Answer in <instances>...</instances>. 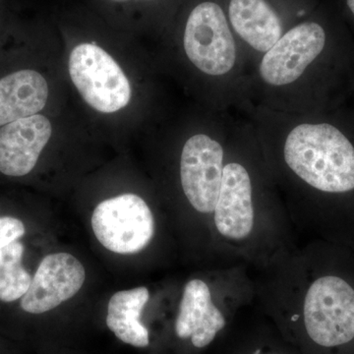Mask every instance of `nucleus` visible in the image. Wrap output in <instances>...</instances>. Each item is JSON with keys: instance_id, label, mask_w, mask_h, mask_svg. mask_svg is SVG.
Masks as SVG:
<instances>
[{"instance_id": "1", "label": "nucleus", "mask_w": 354, "mask_h": 354, "mask_svg": "<svg viewBox=\"0 0 354 354\" xmlns=\"http://www.w3.org/2000/svg\"><path fill=\"white\" fill-rule=\"evenodd\" d=\"M354 95V39L330 0L291 26L256 62L247 104L311 114L346 106Z\"/></svg>"}, {"instance_id": "2", "label": "nucleus", "mask_w": 354, "mask_h": 354, "mask_svg": "<svg viewBox=\"0 0 354 354\" xmlns=\"http://www.w3.org/2000/svg\"><path fill=\"white\" fill-rule=\"evenodd\" d=\"M237 113L251 123L263 155L290 183L319 198H354V111L348 104L311 114L247 104Z\"/></svg>"}, {"instance_id": "3", "label": "nucleus", "mask_w": 354, "mask_h": 354, "mask_svg": "<svg viewBox=\"0 0 354 354\" xmlns=\"http://www.w3.org/2000/svg\"><path fill=\"white\" fill-rule=\"evenodd\" d=\"M179 48L200 81L205 106L239 113L245 106L248 64L223 0H188L179 26Z\"/></svg>"}, {"instance_id": "4", "label": "nucleus", "mask_w": 354, "mask_h": 354, "mask_svg": "<svg viewBox=\"0 0 354 354\" xmlns=\"http://www.w3.org/2000/svg\"><path fill=\"white\" fill-rule=\"evenodd\" d=\"M234 113L207 109L199 127L188 132L181 147V188L191 206L199 213L215 211Z\"/></svg>"}, {"instance_id": "5", "label": "nucleus", "mask_w": 354, "mask_h": 354, "mask_svg": "<svg viewBox=\"0 0 354 354\" xmlns=\"http://www.w3.org/2000/svg\"><path fill=\"white\" fill-rule=\"evenodd\" d=\"M319 2L320 0H223L228 22L241 44L249 72L291 26L311 12Z\"/></svg>"}, {"instance_id": "6", "label": "nucleus", "mask_w": 354, "mask_h": 354, "mask_svg": "<svg viewBox=\"0 0 354 354\" xmlns=\"http://www.w3.org/2000/svg\"><path fill=\"white\" fill-rule=\"evenodd\" d=\"M304 326L323 348L344 346L354 339V288L342 277L327 274L310 286L304 300Z\"/></svg>"}, {"instance_id": "7", "label": "nucleus", "mask_w": 354, "mask_h": 354, "mask_svg": "<svg viewBox=\"0 0 354 354\" xmlns=\"http://www.w3.org/2000/svg\"><path fill=\"white\" fill-rule=\"evenodd\" d=\"M68 68L72 82L91 108L113 113L129 104V80L113 57L97 44H77L70 53Z\"/></svg>"}, {"instance_id": "8", "label": "nucleus", "mask_w": 354, "mask_h": 354, "mask_svg": "<svg viewBox=\"0 0 354 354\" xmlns=\"http://www.w3.org/2000/svg\"><path fill=\"white\" fill-rule=\"evenodd\" d=\"M92 227L104 248L131 255L152 241L155 220L145 200L128 193L100 203L92 215Z\"/></svg>"}, {"instance_id": "9", "label": "nucleus", "mask_w": 354, "mask_h": 354, "mask_svg": "<svg viewBox=\"0 0 354 354\" xmlns=\"http://www.w3.org/2000/svg\"><path fill=\"white\" fill-rule=\"evenodd\" d=\"M86 279L85 268L69 253L50 254L41 261L31 285L19 300L27 315H41L75 297Z\"/></svg>"}, {"instance_id": "10", "label": "nucleus", "mask_w": 354, "mask_h": 354, "mask_svg": "<svg viewBox=\"0 0 354 354\" xmlns=\"http://www.w3.org/2000/svg\"><path fill=\"white\" fill-rule=\"evenodd\" d=\"M51 135L53 125L41 114L0 127V172L9 177L31 174Z\"/></svg>"}, {"instance_id": "11", "label": "nucleus", "mask_w": 354, "mask_h": 354, "mask_svg": "<svg viewBox=\"0 0 354 354\" xmlns=\"http://www.w3.org/2000/svg\"><path fill=\"white\" fill-rule=\"evenodd\" d=\"M225 326V319L212 301L211 291L201 279H192L184 288L176 321V333L181 339H190L196 348L209 346Z\"/></svg>"}, {"instance_id": "12", "label": "nucleus", "mask_w": 354, "mask_h": 354, "mask_svg": "<svg viewBox=\"0 0 354 354\" xmlns=\"http://www.w3.org/2000/svg\"><path fill=\"white\" fill-rule=\"evenodd\" d=\"M48 99V85L35 70L13 72L0 79V127L38 114Z\"/></svg>"}, {"instance_id": "13", "label": "nucleus", "mask_w": 354, "mask_h": 354, "mask_svg": "<svg viewBox=\"0 0 354 354\" xmlns=\"http://www.w3.org/2000/svg\"><path fill=\"white\" fill-rule=\"evenodd\" d=\"M150 299L145 286L121 290L109 299L106 326L120 341L134 348L150 344V332L142 322V312Z\"/></svg>"}, {"instance_id": "14", "label": "nucleus", "mask_w": 354, "mask_h": 354, "mask_svg": "<svg viewBox=\"0 0 354 354\" xmlns=\"http://www.w3.org/2000/svg\"><path fill=\"white\" fill-rule=\"evenodd\" d=\"M25 245L18 241L0 249V302L13 304L24 297L31 285V274L25 267Z\"/></svg>"}, {"instance_id": "15", "label": "nucleus", "mask_w": 354, "mask_h": 354, "mask_svg": "<svg viewBox=\"0 0 354 354\" xmlns=\"http://www.w3.org/2000/svg\"><path fill=\"white\" fill-rule=\"evenodd\" d=\"M27 228L24 221L13 216H0V249L25 236Z\"/></svg>"}, {"instance_id": "16", "label": "nucleus", "mask_w": 354, "mask_h": 354, "mask_svg": "<svg viewBox=\"0 0 354 354\" xmlns=\"http://www.w3.org/2000/svg\"><path fill=\"white\" fill-rule=\"evenodd\" d=\"M348 26L354 39V0H330Z\"/></svg>"}, {"instance_id": "17", "label": "nucleus", "mask_w": 354, "mask_h": 354, "mask_svg": "<svg viewBox=\"0 0 354 354\" xmlns=\"http://www.w3.org/2000/svg\"><path fill=\"white\" fill-rule=\"evenodd\" d=\"M114 2H127V1H142V2H158L160 0H111Z\"/></svg>"}, {"instance_id": "18", "label": "nucleus", "mask_w": 354, "mask_h": 354, "mask_svg": "<svg viewBox=\"0 0 354 354\" xmlns=\"http://www.w3.org/2000/svg\"><path fill=\"white\" fill-rule=\"evenodd\" d=\"M348 104H349V106H351V109H353L354 111V95H353V97H351V101H349Z\"/></svg>"}, {"instance_id": "19", "label": "nucleus", "mask_w": 354, "mask_h": 354, "mask_svg": "<svg viewBox=\"0 0 354 354\" xmlns=\"http://www.w3.org/2000/svg\"><path fill=\"white\" fill-rule=\"evenodd\" d=\"M0 354H1V353H0Z\"/></svg>"}]
</instances>
